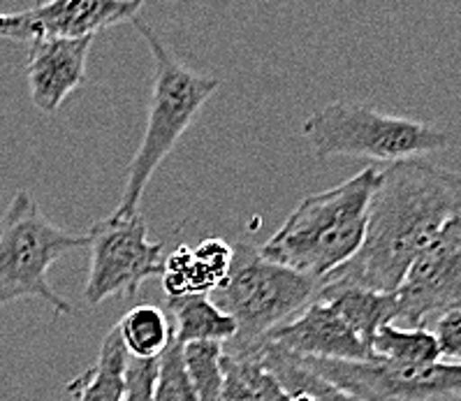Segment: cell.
I'll use <instances>...</instances> for the list:
<instances>
[{
	"mask_svg": "<svg viewBox=\"0 0 461 401\" xmlns=\"http://www.w3.org/2000/svg\"><path fill=\"white\" fill-rule=\"evenodd\" d=\"M461 214V177L427 160L394 163L378 174L357 255L327 281L396 293L406 271Z\"/></svg>",
	"mask_w": 461,
	"mask_h": 401,
	"instance_id": "obj_1",
	"label": "cell"
},
{
	"mask_svg": "<svg viewBox=\"0 0 461 401\" xmlns=\"http://www.w3.org/2000/svg\"><path fill=\"white\" fill-rule=\"evenodd\" d=\"M378 174L366 168L334 188L306 196L258 253L318 281L353 260L366 232Z\"/></svg>",
	"mask_w": 461,
	"mask_h": 401,
	"instance_id": "obj_2",
	"label": "cell"
},
{
	"mask_svg": "<svg viewBox=\"0 0 461 401\" xmlns=\"http://www.w3.org/2000/svg\"><path fill=\"white\" fill-rule=\"evenodd\" d=\"M132 23L149 44V51L153 56V87L144 137L132 158L128 177H125L123 197L114 212L119 216H132L140 212V200L156 169L174 151L176 141L197 119L206 100L221 87L216 77L197 72L181 63L169 51L163 38L153 33L149 23L141 22L140 17L132 19Z\"/></svg>",
	"mask_w": 461,
	"mask_h": 401,
	"instance_id": "obj_3",
	"label": "cell"
},
{
	"mask_svg": "<svg viewBox=\"0 0 461 401\" xmlns=\"http://www.w3.org/2000/svg\"><path fill=\"white\" fill-rule=\"evenodd\" d=\"M302 131L318 160L346 156L394 165L420 160L452 141L447 132L434 125L406 116L383 114L369 105L346 100L313 112L304 121Z\"/></svg>",
	"mask_w": 461,
	"mask_h": 401,
	"instance_id": "obj_4",
	"label": "cell"
},
{
	"mask_svg": "<svg viewBox=\"0 0 461 401\" xmlns=\"http://www.w3.org/2000/svg\"><path fill=\"white\" fill-rule=\"evenodd\" d=\"M318 278L265 260L249 244L234 246L230 277L216 293V306L237 323L225 352H249L278 325L306 309L318 295Z\"/></svg>",
	"mask_w": 461,
	"mask_h": 401,
	"instance_id": "obj_5",
	"label": "cell"
},
{
	"mask_svg": "<svg viewBox=\"0 0 461 401\" xmlns=\"http://www.w3.org/2000/svg\"><path fill=\"white\" fill-rule=\"evenodd\" d=\"M84 246L86 234L60 230L28 190H19L0 216V306L44 299L59 315H72V304L51 287L50 269L59 258Z\"/></svg>",
	"mask_w": 461,
	"mask_h": 401,
	"instance_id": "obj_6",
	"label": "cell"
},
{
	"mask_svg": "<svg viewBox=\"0 0 461 401\" xmlns=\"http://www.w3.org/2000/svg\"><path fill=\"white\" fill-rule=\"evenodd\" d=\"M86 237L91 269L84 299L88 306H98L116 295L135 297L149 278L163 271V244L149 239V225L140 212L100 218Z\"/></svg>",
	"mask_w": 461,
	"mask_h": 401,
	"instance_id": "obj_7",
	"label": "cell"
},
{
	"mask_svg": "<svg viewBox=\"0 0 461 401\" xmlns=\"http://www.w3.org/2000/svg\"><path fill=\"white\" fill-rule=\"evenodd\" d=\"M302 360L353 401H461V364L440 360L424 367H402L383 360Z\"/></svg>",
	"mask_w": 461,
	"mask_h": 401,
	"instance_id": "obj_8",
	"label": "cell"
},
{
	"mask_svg": "<svg viewBox=\"0 0 461 401\" xmlns=\"http://www.w3.org/2000/svg\"><path fill=\"white\" fill-rule=\"evenodd\" d=\"M394 299L402 327H424L434 315L461 311V214L412 262Z\"/></svg>",
	"mask_w": 461,
	"mask_h": 401,
	"instance_id": "obj_9",
	"label": "cell"
},
{
	"mask_svg": "<svg viewBox=\"0 0 461 401\" xmlns=\"http://www.w3.org/2000/svg\"><path fill=\"white\" fill-rule=\"evenodd\" d=\"M140 10L141 0H54L0 14V38L23 42L95 38L100 31L140 17Z\"/></svg>",
	"mask_w": 461,
	"mask_h": 401,
	"instance_id": "obj_10",
	"label": "cell"
},
{
	"mask_svg": "<svg viewBox=\"0 0 461 401\" xmlns=\"http://www.w3.org/2000/svg\"><path fill=\"white\" fill-rule=\"evenodd\" d=\"M265 342L306 360H327V362L375 360L371 348L346 325V320L330 304L318 299H313L288 323L269 332Z\"/></svg>",
	"mask_w": 461,
	"mask_h": 401,
	"instance_id": "obj_11",
	"label": "cell"
},
{
	"mask_svg": "<svg viewBox=\"0 0 461 401\" xmlns=\"http://www.w3.org/2000/svg\"><path fill=\"white\" fill-rule=\"evenodd\" d=\"M93 40L95 38L31 42L26 60L28 91L40 112L54 114L68 96L82 87Z\"/></svg>",
	"mask_w": 461,
	"mask_h": 401,
	"instance_id": "obj_12",
	"label": "cell"
},
{
	"mask_svg": "<svg viewBox=\"0 0 461 401\" xmlns=\"http://www.w3.org/2000/svg\"><path fill=\"white\" fill-rule=\"evenodd\" d=\"M234 246L225 239H202L197 246L181 244L163 260L160 281L167 299L190 295H213L230 277Z\"/></svg>",
	"mask_w": 461,
	"mask_h": 401,
	"instance_id": "obj_13",
	"label": "cell"
},
{
	"mask_svg": "<svg viewBox=\"0 0 461 401\" xmlns=\"http://www.w3.org/2000/svg\"><path fill=\"white\" fill-rule=\"evenodd\" d=\"M315 299L330 304L369 348L375 332L387 323H394L396 315L394 293H371L364 287L334 283L327 278H321Z\"/></svg>",
	"mask_w": 461,
	"mask_h": 401,
	"instance_id": "obj_14",
	"label": "cell"
},
{
	"mask_svg": "<svg viewBox=\"0 0 461 401\" xmlns=\"http://www.w3.org/2000/svg\"><path fill=\"white\" fill-rule=\"evenodd\" d=\"M125 367L128 352L121 343L116 327H112L103 339L98 360L68 383V392L77 401H123Z\"/></svg>",
	"mask_w": 461,
	"mask_h": 401,
	"instance_id": "obj_15",
	"label": "cell"
},
{
	"mask_svg": "<svg viewBox=\"0 0 461 401\" xmlns=\"http://www.w3.org/2000/svg\"><path fill=\"white\" fill-rule=\"evenodd\" d=\"M167 306L174 315V342L179 346L197 342H212L225 346L237 334V323L204 295L167 299Z\"/></svg>",
	"mask_w": 461,
	"mask_h": 401,
	"instance_id": "obj_16",
	"label": "cell"
},
{
	"mask_svg": "<svg viewBox=\"0 0 461 401\" xmlns=\"http://www.w3.org/2000/svg\"><path fill=\"white\" fill-rule=\"evenodd\" d=\"M222 371L221 401H288L256 352H222Z\"/></svg>",
	"mask_w": 461,
	"mask_h": 401,
	"instance_id": "obj_17",
	"label": "cell"
},
{
	"mask_svg": "<svg viewBox=\"0 0 461 401\" xmlns=\"http://www.w3.org/2000/svg\"><path fill=\"white\" fill-rule=\"evenodd\" d=\"M116 332L128 358L141 360V362H153L160 358L174 339L167 315L153 304H140L128 311L119 320Z\"/></svg>",
	"mask_w": 461,
	"mask_h": 401,
	"instance_id": "obj_18",
	"label": "cell"
},
{
	"mask_svg": "<svg viewBox=\"0 0 461 401\" xmlns=\"http://www.w3.org/2000/svg\"><path fill=\"white\" fill-rule=\"evenodd\" d=\"M371 352L375 360L402 364V367H424V364L440 362L436 336L427 327H402L387 323L375 332Z\"/></svg>",
	"mask_w": 461,
	"mask_h": 401,
	"instance_id": "obj_19",
	"label": "cell"
},
{
	"mask_svg": "<svg viewBox=\"0 0 461 401\" xmlns=\"http://www.w3.org/2000/svg\"><path fill=\"white\" fill-rule=\"evenodd\" d=\"M184 352V367L190 385L200 401H221L222 380V343L197 342L181 346Z\"/></svg>",
	"mask_w": 461,
	"mask_h": 401,
	"instance_id": "obj_20",
	"label": "cell"
},
{
	"mask_svg": "<svg viewBox=\"0 0 461 401\" xmlns=\"http://www.w3.org/2000/svg\"><path fill=\"white\" fill-rule=\"evenodd\" d=\"M153 401H200L197 399L184 367V352L172 339L167 351L158 358L156 380H153Z\"/></svg>",
	"mask_w": 461,
	"mask_h": 401,
	"instance_id": "obj_21",
	"label": "cell"
},
{
	"mask_svg": "<svg viewBox=\"0 0 461 401\" xmlns=\"http://www.w3.org/2000/svg\"><path fill=\"white\" fill-rule=\"evenodd\" d=\"M436 343L445 362L461 364V311L440 315L434 327Z\"/></svg>",
	"mask_w": 461,
	"mask_h": 401,
	"instance_id": "obj_22",
	"label": "cell"
},
{
	"mask_svg": "<svg viewBox=\"0 0 461 401\" xmlns=\"http://www.w3.org/2000/svg\"><path fill=\"white\" fill-rule=\"evenodd\" d=\"M322 380H325V378H322ZM321 401H353V399L343 395L341 390H337L334 385L327 383V380H325V385H322V390H321Z\"/></svg>",
	"mask_w": 461,
	"mask_h": 401,
	"instance_id": "obj_23",
	"label": "cell"
}]
</instances>
